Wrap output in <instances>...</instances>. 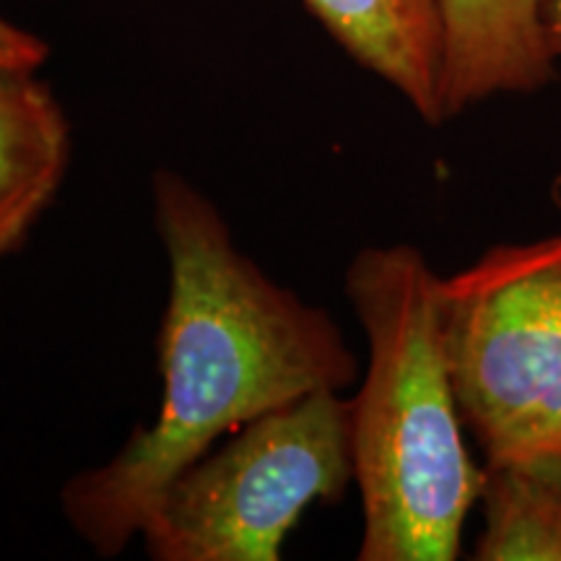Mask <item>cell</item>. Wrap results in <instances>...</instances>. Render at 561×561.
Returning a JSON list of instances; mask_svg holds the SVG:
<instances>
[{
  "label": "cell",
  "mask_w": 561,
  "mask_h": 561,
  "mask_svg": "<svg viewBox=\"0 0 561 561\" xmlns=\"http://www.w3.org/2000/svg\"><path fill=\"white\" fill-rule=\"evenodd\" d=\"M343 291L367 341L351 401L359 561H455L483 466L466 445L439 328V273L409 242L351 257Z\"/></svg>",
  "instance_id": "obj_2"
},
{
  "label": "cell",
  "mask_w": 561,
  "mask_h": 561,
  "mask_svg": "<svg viewBox=\"0 0 561 561\" xmlns=\"http://www.w3.org/2000/svg\"><path fill=\"white\" fill-rule=\"evenodd\" d=\"M151 206L170 265L157 419L60 489L70 530L100 557H121L164 489L242 424L359 380V359L333 314L242 252L219 206L185 174L153 172Z\"/></svg>",
  "instance_id": "obj_1"
},
{
  "label": "cell",
  "mask_w": 561,
  "mask_h": 561,
  "mask_svg": "<svg viewBox=\"0 0 561 561\" xmlns=\"http://www.w3.org/2000/svg\"><path fill=\"white\" fill-rule=\"evenodd\" d=\"M50 45L0 13V70H34L50 60Z\"/></svg>",
  "instance_id": "obj_9"
},
{
  "label": "cell",
  "mask_w": 561,
  "mask_h": 561,
  "mask_svg": "<svg viewBox=\"0 0 561 561\" xmlns=\"http://www.w3.org/2000/svg\"><path fill=\"white\" fill-rule=\"evenodd\" d=\"M354 486L351 401L318 390L248 421L164 489L140 530L153 561H280L314 504Z\"/></svg>",
  "instance_id": "obj_3"
},
{
  "label": "cell",
  "mask_w": 561,
  "mask_h": 561,
  "mask_svg": "<svg viewBox=\"0 0 561 561\" xmlns=\"http://www.w3.org/2000/svg\"><path fill=\"white\" fill-rule=\"evenodd\" d=\"M445 121L496 96L536 94L557 76L546 0H437Z\"/></svg>",
  "instance_id": "obj_5"
},
{
  "label": "cell",
  "mask_w": 561,
  "mask_h": 561,
  "mask_svg": "<svg viewBox=\"0 0 561 561\" xmlns=\"http://www.w3.org/2000/svg\"><path fill=\"white\" fill-rule=\"evenodd\" d=\"M73 130L34 70H0V261L16 255L60 195Z\"/></svg>",
  "instance_id": "obj_6"
},
{
  "label": "cell",
  "mask_w": 561,
  "mask_h": 561,
  "mask_svg": "<svg viewBox=\"0 0 561 561\" xmlns=\"http://www.w3.org/2000/svg\"><path fill=\"white\" fill-rule=\"evenodd\" d=\"M356 66L396 91L426 125H442L437 0H301Z\"/></svg>",
  "instance_id": "obj_7"
},
{
  "label": "cell",
  "mask_w": 561,
  "mask_h": 561,
  "mask_svg": "<svg viewBox=\"0 0 561 561\" xmlns=\"http://www.w3.org/2000/svg\"><path fill=\"white\" fill-rule=\"evenodd\" d=\"M546 32H549V45L553 55V66L561 79V0H546Z\"/></svg>",
  "instance_id": "obj_10"
},
{
  "label": "cell",
  "mask_w": 561,
  "mask_h": 561,
  "mask_svg": "<svg viewBox=\"0 0 561 561\" xmlns=\"http://www.w3.org/2000/svg\"><path fill=\"white\" fill-rule=\"evenodd\" d=\"M476 561H561V453L483 462Z\"/></svg>",
  "instance_id": "obj_8"
},
{
  "label": "cell",
  "mask_w": 561,
  "mask_h": 561,
  "mask_svg": "<svg viewBox=\"0 0 561 561\" xmlns=\"http://www.w3.org/2000/svg\"><path fill=\"white\" fill-rule=\"evenodd\" d=\"M437 301L455 401L483 462L561 453V234L491 244L439 276Z\"/></svg>",
  "instance_id": "obj_4"
},
{
  "label": "cell",
  "mask_w": 561,
  "mask_h": 561,
  "mask_svg": "<svg viewBox=\"0 0 561 561\" xmlns=\"http://www.w3.org/2000/svg\"><path fill=\"white\" fill-rule=\"evenodd\" d=\"M551 203L557 206V210L561 214V172L551 182Z\"/></svg>",
  "instance_id": "obj_11"
}]
</instances>
